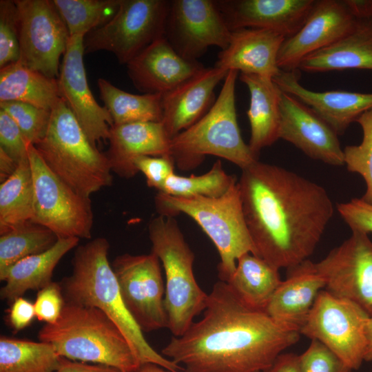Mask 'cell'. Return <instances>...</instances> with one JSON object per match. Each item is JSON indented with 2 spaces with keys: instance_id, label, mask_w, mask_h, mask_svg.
Instances as JSON below:
<instances>
[{
  "instance_id": "cell-1",
  "label": "cell",
  "mask_w": 372,
  "mask_h": 372,
  "mask_svg": "<svg viewBox=\"0 0 372 372\" xmlns=\"http://www.w3.org/2000/svg\"><path fill=\"white\" fill-rule=\"evenodd\" d=\"M238 184L256 256L279 269L308 260L333 214L327 190L258 160L242 169Z\"/></svg>"
},
{
  "instance_id": "cell-2",
  "label": "cell",
  "mask_w": 372,
  "mask_h": 372,
  "mask_svg": "<svg viewBox=\"0 0 372 372\" xmlns=\"http://www.w3.org/2000/svg\"><path fill=\"white\" fill-rule=\"evenodd\" d=\"M299 329L242 302L222 280L208 294L203 317L161 354L185 372H261L296 344Z\"/></svg>"
},
{
  "instance_id": "cell-3",
  "label": "cell",
  "mask_w": 372,
  "mask_h": 372,
  "mask_svg": "<svg viewBox=\"0 0 372 372\" xmlns=\"http://www.w3.org/2000/svg\"><path fill=\"white\" fill-rule=\"evenodd\" d=\"M110 245L102 237L79 246L72 264V271L60 283L65 302L94 307L104 313L120 329L141 364L153 363L170 372L185 368L155 351L127 310L108 260Z\"/></svg>"
},
{
  "instance_id": "cell-4",
  "label": "cell",
  "mask_w": 372,
  "mask_h": 372,
  "mask_svg": "<svg viewBox=\"0 0 372 372\" xmlns=\"http://www.w3.org/2000/svg\"><path fill=\"white\" fill-rule=\"evenodd\" d=\"M38 338L69 360L110 366L124 372H134L141 365L117 326L94 307L65 302L57 320L45 324Z\"/></svg>"
},
{
  "instance_id": "cell-5",
  "label": "cell",
  "mask_w": 372,
  "mask_h": 372,
  "mask_svg": "<svg viewBox=\"0 0 372 372\" xmlns=\"http://www.w3.org/2000/svg\"><path fill=\"white\" fill-rule=\"evenodd\" d=\"M34 147L49 169L84 196L112 185L106 154L91 143L62 98L52 110L45 136Z\"/></svg>"
},
{
  "instance_id": "cell-6",
  "label": "cell",
  "mask_w": 372,
  "mask_h": 372,
  "mask_svg": "<svg viewBox=\"0 0 372 372\" xmlns=\"http://www.w3.org/2000/svg\"><path fill=\"white\" fill-rule=\"evenodd\" d=\"M155 205L161 216L175 217L185 214L197 223L219 254L220 280L226 282L230 278L240 256L247 253L256 256L245 222L238 181L218 198H183L158 192Z\"/></svg>"
},
{
  "instance_id": "cell-7",
  "label": "cell",
  "mask_w": 372,
  "mask_h": 372,
  "mask_svg": "<svg viewBox=\"0 0 372 372\" xmlns=\"http://www.w3.org/2000/svg\"><path fill=\"white\" fill-rule=\"evenodd\" d=\"M238 73L229 70L207 112L171 139L172 156L180 169L195 168L206 155L225 158L241 169L258 161L243 141L237 121L235 89Z\"/></svg>"
},
{
  "instance_id": "cell-8",
  "label": "cell",
  "mask_w": 372,
  "mask_h": 372,
  "mask_svg": "<svg viewBox=\"0 0 372 372\" xmlns=\"http://www.w3.org/2000/svg\"><path fill=\"white\" fill-rule=\"evenodd\" d=\"M152 252L162 262L165 274L164 305L167 328L173 336H181L204 311L208 294L194 277V254L174 217L161 215L148 226Z\"/></svg>"
},
{
  "instance_id": "cell-9",
  "label": "cell",
  "mask_w": 372,
  "mask_h": 372,
  "mask_svg": "<svg viewBox=\"0 0 372 372\" xmlns=\"http://www.w3.org/2000/svg\"><path fill=\"white\" fill-rule=\"evenodd\" d=\"M34 185L32 222L59 238L90 239L94 223L90 198L84 196L57 177L46 165L34 145L29 146Z\"/></svg>"
},
{
  "instance_id": "cell-10",
  "label": "cell",
  "mask_w": 372,
  "mask_h": 372,
  "mask_svg": "<svg viewBox=\"0 0 372 372\" xmlns=\"http://www.w3.org/2000/svg\"><path fill=\"white\" fill-rule=\"evenodd\" d=\"M169 8L165 0H121L112 19L85 37V53L107 51L127 65L165 35Z\"/></svg>"
},
{
  "instance_id": "cell-11",
  "label": "cell",
  "mask_w": 372,
  "mask_h": 372,
  "mask_svg": "<svg viewBox=\"0 0 372 372\" xmlns=\"http://www.w3.org/2000/svg\"><path fill=\"white\" fill-rule=\"evenodd\" d=\"M369 317L357 304L323 289L300 329V334L320 341L352 370H358L364 361L366 325Z\"/></svg>"
},
{
  "instance_id": "cell-12",
  "label": "cell",
  "mask_w": 372,
  "mask_h": 372,
  "mask_svg": "<svg viewBox=\"0 0 372 372\" xmlns=\"http://www.w3.org/2000/svg\"><path fill=\"white\" fill-rule=\"evenodd\" d=\"M19 18V62L58 79L59 60L70 38L53 0H14Z\"/></svg>"
},
{
  "instance_id": "cell-13",
  "label": "cell",
  "mask_w": 372,
  "mask_h": 372,
  "mask_svg": "<svg viewBox=\"0 0 372 372\" xmlns=\"http://www.w3.org/2000/svg\"><path fill=\"white\" fill-rule=\"evenodd\" d=\"M160 262L151 251L143 255L125 254L111 264L123 300L143 332L167 328L165 285Z\"/></svg>"
},
{
  "instance_id": "cell-14",
  "label": "cell",
  "mask_w": 372,
  "mask_h": 372,
  "mask_svg": "<svg viewBox=\"0 0 372 372\" xmlns=\"http://www.w3.org/2000/svg\"><path fill=\"white\" fill-rule=\"evenodd\" d=\"M315 266L324 280V290L372 316V240L368 234L352 231Z\"/></svg>"
},
{
  "instance_id": "cell-15",
  "label": "cell",
  "mask_w": 372,
  "mask_h": 372,
  "mask_svg": "<svg viewBox=\"0 0 372 372\" xmlns=\"http://www.w3.org/2000/svg\"><path fill=\"white\" fill-rule=\"evenodd\" d=\"M231 34L216 1H169L164 36L183 57L197 61L210 46L224 50Z\"/></svg>"
},
{
  "instance_id": "cell-16",
  "label": "cell",
  "mask_w": 372,
  "mask_h": 372,
  "mask_svg": "<svg viewBox=\"0 0 372 372\" xmlns=\"http://www.w3.org/2000/svg\"><path fill=\"white\" fill-rule=\"evenodd\" d=\"M85 36H70L60 67L58 82L61 98L91 143L108 141L114 123L105 107L95 100L89 87L83 63Z\"/></svg>"
},
{
  "instance_id": "cell-17",
  "label": "cell",
  "mask_w": 372,
  "mask_h": 372,
  "mask_svg": "<svg viewBox=\"0 0 372 372\" xmlns=\"http://www.w3.org/2000/svg\"><path fill=\"white\" fill-rule=\"evenodd\" d=\"M357 20L344 0H316L301 29L282 43L277 59L279 68L298 70L302 59L347 35Z\"/></svg>"
},
{
  "instance_id": "cell-18",
  "label": "cell",
  "mask_w": 372,
  "mask_h": 372,
  "mask_svg": "<svg viewBox=\"0 0 372 372\" xmlns=\"http://www.w3.org/2000/svg\"><path fill=\"white\" fill-rule=\"evenodd\" d=\"M279 138L309 157L334 165H344L338 134L312 109L281 90Z\"/></svg>"
},
{
  "instance_id": "cell-19",
  "label": "cell",
  "mask_w": 372,
  "mask_h": 372,
  "mask_svg": "<svg viewBox=\"0 0 372 372\" xmlns=\"http://www.w3.org/2000/svg\"><path fill=\"white\" fill-rule=\"evenodd\" d=\"M216 3L231 30L267 29L287 39L301 29L316 0H225Z\"/></svg>"
},
{
  "instance_id": "cell-20",
  "label": "cell",
  "mask_w": 372,
  "mask_h": 372,
  "mask_svg": "<svg viewBox=\"0 0 372 372\" xmlns=\"http://www.w3.org/2000/svg\"><path fill=\"white\" fill-rule=\"evenodd\" d=\"M134 87L143 94H163L191 77L204 66L180 55L163 36L127 63Z\"/></svg>"
},
{
  "instance_id": "cell-21",
  "label": "cell",
  "mask_w": 372,
  "mask_h": 372,
  "mask_svg": "<svg viewBox=\"0 0 372 372\" xmlns=\"http://www.w3.org/2000/svg\"><path fill=\"white\" fill-rule=\"evenodd\" d=\"M229 71L203 67L170 91L162 94L161 123L172 139L185 130L210 109L215 88Z\"/></svg>"
},
{
  "instance_id": "cell-22",
  "label": "cell",
  "mask_w": 372,
  "mask_h": 372,
  "mask_svg": "<svg viewBox=\"0 0 372 372\" xmlns=\"http://www.w3.org/2000/svg\"><path fill=\"white\" fill-rule=\"evenodd\" d=\"M297 71L281 70L273 80L281 90L312 109L338 135H342L352 122L372 108V93L312 91L299 83Z\"/></svg>"
},
{
  "instance_id": "cell-23",
  "label": "cell",
  "mask_w": 372,
  "mask_h": 372,
  "mask_svg": "<svg viewBox=\"0 0 372 372\" xmlns=\"http://www.w3.org/2000/svg\"><path fill=\"white\" fill-rule=\"evenodd\" d=\"M285 39L282 34L267 29L233 30L229 43L220 50L215 66L273 79L281 71L277 59Z\"/></svg>"
},
{
  "instance_id": "cell-24",
  "label": "cell",
  "mask_w": 372,
  "mask_h": 372,
  "mask_svg": "<svg viewBox=\"0 0 372 372\" xmlns=\"http://www.w3.org/2000/svg\"><path fill=\"white\" fill-rule=\"evenodd\" d=\"M106 154L111 170L130 178L138 172L134 161L142 156H172L171 138L161 122H135L110 127Z\"/></svg>"
},
{
  "instance_id": "cell-25",
  "label": "cell",
  "mask_w": 372,
  "mask_h": 372,
  "mask_svg": "<svg viewBox=\"0 0 372 372\" xmlns=\"http://www.w3.org/2000/svg\"><path fill=\"white\" fill-rule=\"evenodd\" d=\"M325 287L315 263L307 260L288 269L265 311L278 322L300 330L305 323L319 293Z\"/></svg>"
},
{
  "instance_id": "cell-26",
  "label": "cell",
  "mask_w": 372,
  "mask_h": 372,
  "mask_svg": "<svg viewBox=\"0 0 372 372\" xmlns=\"http://www.w3.org/2000/svg\"><path fill=\"white\" fill-rule=\"evenodd\" d=\"M349 69L372 70V18L358 19L349 33L308 55L298 67L307 72Z\"/></svg>"
},
{
  "instance_id": "cell-27",
  "label": "cell",
  "mask_w": 372,
  "mask_h": 372,
  "mask_svg": "<svg viewBox=\"0 0 372 372\" xmlns=\"http://www.w3.org/2000/svg\"><path fill=\"white\" fill-rule=\"evenodd\" d=\"M240 80L250 94L247 112L251 129L248 145L258 159L263 148L279 139L281 90L273 79L259 75L240 74Z\"/></svg>"
},
{
  "instance_id": "cell-28",
  "label": "cell",
  "mask_w": 372,
  "mask_h": 372,
  "mask_svg": "<svg viewBox=\"0 0 372 372\" xmlns=\"http://www.w3.org/2000/svg\"><path fill=\"white\" fill-rule=\"evenodd\" d=\"M77 238H59L44 252L25 258L0 275L5 282L1 289L3 300L12 302L28 290H40L52 282L53 271L61 259L76 247Z\"/></svg>"
},
{
  "instance_id": "cell-29",
  "label": "cell",
  "mask_w": 372,
  "mask_h": 372,
  "mask_svg": "<svg viewBox=\"0 0 372 372\" xmlns=\"http://www.w3.org/2000/svg\"><path fill=\"white\" fill-rule=\"evenodd\" d=\"M61 98L57 79L19 61L0 69V103L19 101L52 111Z\"/></svg>"
},
{
  "instance_id": "cell-30",
  "label": "cell",
  "mask_w": 372,
  "mask_h": 372,
  "mask_svg": "<svg viewBox=\"0 0 372 372\" xmlns=\"http://www.w3.org/2000/svg\"><path fill=\"white\" fill-rule=\"evenodd\" d=\"M278 271L262 258L247 253L238 259L226 283L245 304L265 311L282 281Z\"/></svg>"
},
{
  "instance_id": "cell-31",
  "label": "cell",
  "mask_w": 372,
  "mask_h": 372,
  "mask_svg": "<svg viewBox=\"0 0 372 372\" xmlns=\"http://www.w3.org/2000/svg\"><path fill=\"white\" fill-rule=\"evenodd\" d=\"M34 185L29 158L0 185V234L31 222Z\"/></svg>"
},
{
  "instance_id": "cell-32",
  "label": "cell",
  "mask_w": 372,
  "mask_h": 372,
  "mask_svg": "<svg viewBox=\"0 0 372 372\" xmlns=\"http://www.w3.org/2000/svg\"><path fill=\"white\" fill-rule=\"evenodd\" d=\"M100 96L114 125L135 122H161L162 94H134L116 87L107 80L97 81Z\"/></svg>"
},
{
  "instance_id": "cell-33",
  "label": "cell",
  "mask_w": 372,
  "mask_h": 372,
  "mask_svg": "<svg viewBox=\"0 0 372 372\" xmlns=\"http://www.w3.org/2000/svg\"><path fill=\"white\" fill-rule=\"evenodd\" d=\"M62 358L50 343L0 338V372H55Z\"/></svg>"
},
{
  "instance_id": "cell-34",
  "label": "cell",
  "mask_w": 372,
  "mask_h": 372,
  "mask_svg": "<svg viewBox=\"0 0 372 372\" xmlns=\"http://www.w3.org/2000/svg\"><path fill=\"white\" fill-rule=\"evenodd\" d=\"M0 235V275L19 260L49 249L59 239L54 232L32 221Z\"/></svg>"
},
{
  "instance_id": "cell-35",
  "label": "cell",
  "mask_w": 372,
  "mask_h": 372,
  "mask_svg": "<svg viewBox=\"0 0 372 372\" xmlns=\"http://www.w3.org/2000/svg\"><path fill=\"white\" fill-rule=\"evenodd\" d=\"M70 36H86L116 13L121 0H53Z\"/></svg>"
},
{
  "instance_id": "cell-36",
  "label": "cell",
  "mask_w": 372,
  "mask_h": 372,
  "mask_svg": "<svg viewBox=\"0 0 372 372\" xmlns=\"http://www.w3.org/2000/svg\"><path fill=\"white\" fill-rule=\"evenodd\" d=\"M236 182V178L227 174L220 160H217L210 170L202 175L182 176L172 174L158 192L183 198H218L227 193Z\"/></svg>"
},
{
  "instance_id": "cell-37",
  "label": "cell",
  "mask_w": 372,
  "mask_h": 372,
  "mask_svg": "<svg viewBox=\"0 0 372 372\" xmlns=\"http://www.w3.org/2000/svg\"><path fill=\"white\" fill-rule=\"evenodd\" d=\"M362 127V139L358 145H347L343 149L347 169L362 176L366 189L361 198L372 205V108L362 114L355 121Z\"/></svg>"
},
{
  "instance_id": "cell-38",
  "label": "cell",
  "mask_w": 372,
  "mask_h": 372,
  "mask_svg": "<svg viewBox=\"0 0 372 372\" xmlns=\"http://www.w3.org/2000/svg\"><path fill=\"white\" fill-rule=\"evenodd\" d=\"M0 109L17 123L30 144L35 145L45 136L52 111L19 101L1 102Z\"/></svg>"
},
{
  "instance_id": "cell-39",
  "label": "cell",
  "mask_w": 372,
  "mask_h": 372,
  "mask_svg": "<svg viewBox=\"0 0 372 372\" xmlns=\"http://www.w3.org/2000/svg\"><path fill=\"white\" fill-rule=\"evenodd\" d=\"M20 59L19 18L14 1H0V69Z\"/></svg>"
},
{
  "instance_id": "cell-40",
  "label": "cell",
  "mask_w": 372,
  "mask_h": 372,
  "mask_svg": "<svg viewBox=\"0 0 372 372\" xmlns=\"http://www.w3.org/2000/svg\"><path fill=\"white\" fill-rule=\"evenodd\" d=\"M300 372H352L337 355L324 344L311 340L308 348L299 355Z\"/></svg>"
},
{
  "instance_id": "cell-41",
  "label": "cell",
  "mask_w": 372,
  "mask_h": 372,
  "mask_svg": "<svg viewBox=\"0 0 372 372\" xmlns=\"http://www.w3.org/2000/svg\"><path fill=\"white\" fill-rule=\"evenodd\" d=\"M30 145L17 123L0 109V149L19 164L29 158Z\"/></svg>"
},
{
  "instance_id": "cell-42",
  "label": "cell",
  "mask_w": 372,
  "mask_h": 372,
  "mask_svg": "<svg viewBox=\"0 0 372 372\" xmlns=\"http://www.w3.org/2000/svg\"><path fill=\"white\" fill-rule=\"evenodd\" d=\"M134 165L142 172L149 187L161 192L167 179L174 173L175 162L172 156H142L137 158Z\"/></svg>"
},
{
  "instance_id": "cell-43",
  "label": "cell",
  "mask_w": 372,
  "mask_h": 372,
  "mask_svg": "<svg viewBox=\"0 0 372 372\" xmlns=\"http://www.w3.org/2000/svg\"><path fill=\"white\" fill-rule=\"evenodd\" d=\"M65 303L61 285L54 282H50L37 293L34 303L37 318L45 324L55 322Z\"/></svg>"
},
{
  "instance_id": "cell-44",
  "label": "cell",
  "mask_w": 372,
  "mask_h": 372,
  "mask_svg": "<svg viewBox=\"0 0 372 372\" xmlns=\"http://www.w3.org/2000/svg\"><path fill=\"white\" fill-rule=\"evenodd\" d=\"M337 209L352 231L368 234L372 232V205L361 198L339 203Z\"/></svg>"
},
{
  "instance_id": "cell-45",
  "label": "cell",
  "mask_w": 372,
  "mask_h": 372,
  "mask_svg": "<svg viewBox=\"0 0 372 372\" xmlns=\"http://www.w3.org/2000/svg\"><path fill=\"white\" fill-rule=\"evenodd\" d=\"M34 316L36 314L34 304L19 297L12 302L8 321L14 331H19L30 325Z\"/></svg>"
},
{
  "instance_id": "cell-46",
  "label": "cell",
  "mask_w": 372,
  "mask_h": 372,
  "mask_svg": "<svg viewBox=\"0 0 372 372\" xmlns=\"http://www.w3.org/2000/svg\"><path fill=\"white\" fill-rule=\"evenodd\" d=\"M55 372H124L117 368L99 364L75 361L62 358L59 369Z\"/></svg>"
},
{
  "instance_id": "cell-47",
  "label": "cell",
  "mask_w": 372,
  "mask_h": 372,
  "mask_svg": "<svg viewBox=\"0 0 372 372\" xmlns=\"http://www.w3.org/2000/svg\"><path fill=\"white\" fill-rule=\"evenodd\" d=\"M261 372H300L299 356L293 353H282L269 367Z\"/></svg>"
},
{
  "instance_id": "cell-48",
  "label": "cell",
  "mask_w": 372,
  "mask_h": 372,
  "mask_svg": "<svg viewBox=\"0 0 372 372\" xmlns=\"http://www.w3.org/2000/svg\"><path fill=\"white\" fill-rule=\"evenodd\" d=\"M344 1L357 19L372 18V0Z\"/></svg>"
},
{
  "instance_id": "cell-49",
  "label": "cell",
  "mask_w": 372,
  "mask_h": 372,
  "mask_svg": "<svg viewBox=\"0 0 372 372\" xmlns=\"http://www.w3.org/2000/svg\"><path fill=\"white\" fill-rule=\"evenodd\" d=\"M18 165L3 149H0V181H5L17 169Z\"/></svg>"
},
{
  "instance_id": "cell-50",
  "label": "cell",
  "mask_w": 372,
  "mask_h": 372,
  "mask_svg": "<svg viewBox=\"0 0 372 372\" xmlns=\"http://www.w3.org/2000/svg\"><path fill=\"white\" fill-rule=\"evenodd\" d=\"M366 349L364 361L372 362V316L369 317L366 325Z\"/></svg>"
},
{
  "instance_id": "cell-51",
  "label": "cell",
  "mask_w": 372,
  "mask_h": 372,
  "mask_svg": "<svg viewBox=\"0 0 372 372\" xmlns=\"http://www.w3.org/2000/svg\"><path fill=\"white\" fill-rule=\"evenodd\" d=\"M134 372H170L167 369L163 368L153 363H145L141 364L138 369Z\"/></svg>"
}]
</instances>
